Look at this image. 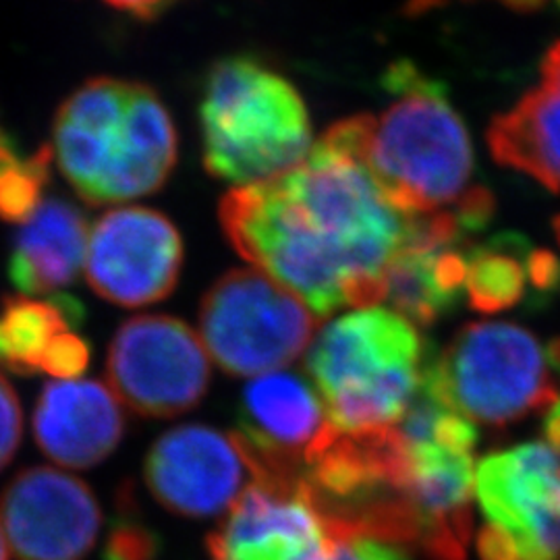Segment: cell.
<instances>
[{
    "mask_svg": "<svg viewBox=\"0 0 560 560\" xmlns=\"http://www.w3.org/2000/svg\"><path fill=\"white\" fill-rule=\"evenodd\" d=\"M486 525L506 534L520 560H560V451L529 442L476 465Z\"/></svg>",
    "mask_w": 560,
    "mask_h": 560,
    "instance_id": "30bf717a",
    "label": "cell"
},
{
    "mask_svg": "<svg viewBox=\"0 0 560 560\" xmlns=\"http://www.w3.org/2000/svg\"><path fill=\"white\" fill-rule=\"evenodd\" d=\"M131 494H125L119 504V515L110 523L102 560H159L161 536L140 520Z\"/></svg>",
    "mask_w": 560,
    "mask_h": 560,
    "instance_id": "603a6c76",
    "label": "cell"
},
{
    "mask_svg": "<svg viewBox=\"0 0 560 560\" xmlns=\"http://www.w3.org/2000/svg\"><path fill=\"white\" fill-rule=\"evenodd\" d=\"M492 159L560 191V40L541 60L540 81L492 119L486 133Z\"/></svg>",
    "mask_w": 560,
    "mask_h": 560,
    "instance_id": "e0dca14e",
    "label": "cell"
},
{
    "mask_svg": "<svg viewBox=\"0 0 560 560\" xmlns=\"http://www.w3.org/2000/svg\"><path fill=\"white\" fill-rule=\"evenodd\" d=\"M125 432L119 397L98 381H55L34 411V439L65 467L88 469L106 459Z\"/></svg>",
    "mask_w": 560,
    "mask_h": 560,
    "instance_id": "9a60e30c",
    "label": "cell"
},
{
    "mask_svg": "<svg viewBox=\"0 0 560 560\" xmlns=\"http://www.w3.org/2000/svg\"><path fill=\"white\" fill-rule=\"evenodd\" d=\"M328 541V523L301 486L252 480L206 548L210 560H312Z\"/></svg>",
    "mask_w": 560,
    "mask_h": 560,
    "instance_id": "5bb4252c",
    "label": "cell"
},
{
    "mask_svg": "<svg viewBox=\"0 0 560 560\" xmlns=\"http://www.w3.org/2000/svg\"><path fill=\"white\" fill-rule=\"evenodd\" d=\"M252 478L235 434L187 423L164 432L148 453L145 483L171 513L208 520L229 511Z\"/></svg>",
    "mask_w": 560,
    "mask_h": 560,
    "instance_id": "7c38bea8",
    "label": "cell"
},
{
    "mask_svg": "<svg viewBox=\"0 0 560 560\" xmlns=\"http://www.w3.org/2000/svg\"><path fill=\"white\" fill-rule=\"evenodd\" d=\"M23 432L21 402L13 386L0 376V471L13 460Z\"/></svg>",
    "mask_w": 560,
    "mask_h": 560,
    "instance_id": "cb8c5ba5",
    "label": "cell"
},
{
    "mask_svg": "<svg viewBox=\"0 0 560 560\" xmlns=\"http://www.w3.org/2000/svg\"><path fill=\"white\" fill-rule=\"evenodd\" d=\"M0 560H9V552H7V538H4L2 525H0Z\"/></svg>",
    "mask_w": 560,
    "mask_h": 560,
    "instance_id": "f1b7e54d",
    "label": "cell"
},
{
    "mask_svg": "<svg viewBox=\"0 0 560 560\" xmlns=\"http://www.w3.org/2000/svg\"><path fill=\"white\" fill-rule=\"evenodd\" d=\"M548 349L517 324L465 326L441 358L425 363L423 381L444 407L469 421L506 425L555 405Z\"/></svg>",
    "mask_w": 560,
    "mask_h": 560,
    "instance_id": "8992f818",
    "label": "cell"
},
{
    "mask_svg": "<svg viewBox=\"0 0 560 560\" xmlns=\"http://www.w3.org/2000/svg\"><path fill=\"white\" fill-rule=\"evenodd\" d=\"M428 360L411 322L370 305L322 330L307 353V372L328 421L342 432H363L399 425Z\"/></svg>",
    "mask_w": 560,
    "mask_h": 560,
    "instance_id": "5b68a950",
    "label": "cell"
},
{
    "mask_svg": "<svg viewBox=\"0 0 560 560\" xmlns=\"http://www.w3.org/2000/svg\"><path fill=\"white\" fill-rule=\"evenodd\" d=\"M81 324L83 307L71 295L7 298L0 307V368L20 376L80 378L90 363V347L75 332Z\"/></svg>",
    "mask_w": 560,
    "mask_h": 560,
    "instance_id": "2e32d148",
    "label": "cell"
},
{
    "mask_svg": "<svg viewBox=\"0 0 560 560\" xmlns=\"http://www.w3.org/2000/svg\"><path fill=\"white\" fill-rule=\"evenodd\" d=\"M372 115L340 120L277 179L235 187L219 217L231 245L318 318L384 300L418 217L386 198L368 164Z\"/></svg>",
    "mask_w": 560,
    "mask_h": 560,
    "instance_id": "6da1fadb",
    "label": "cell"
},
{
    "mask_svg": "<svg viewBox=\"0 0 560 560\" xmlns=\"http://www.w3.org/2000/svg\"><path fill=\"white\" fill-rule=\"evenodd\" d=\"M50 148L27 156L13 138L0 129V221L25 222L42 203L50 179Z\"/></svg>",
    "mask_w": 560,
    "mask_h": 560,
    "instance_id": "44dd1931",
    "label": "cell"
},
{
    "mask_svg": "<svg viewBox=\"0 0 560 560\" xmlns=\"http://www.w3.org/2000/svg\"><path fill=\"white\" fill-rule=\"evenodd\" d=\"M444 247L453 245L409 241L386 272L384 300L390 301L397 314L411 324L430 326L457 307L442 293L434 275L436 256Z\"/></svg>",
    "mask_w": 560,
    "mask_h": 560,
    "instance_id": "ffe728a7",
    "label": "cell"
},
{
    "mask_svg": "<svg viewBox=\"0 0 560 560\" xmlns=\"http://www.w3.org/2000/svg\"><path fill=\"white\" fill-rule=\"evenodd\" d=\"M318 316L260 270H231L201 300L200 339L231 376L272 374L314 342Z\"/></svg>",
    "mask_w": 560,
    "mask_h": 560,
    "instance_id": "52a82bcc",
    "label": "cell"
},
{
    "mask_svg": "<svg viewBox=\"0 0 560 560\" xmlns=\"http://www.w3.org/2000/svg\"><path fill=\"white\" fill-rule=\"evenodd\" d=\"M208 351L185 322L136 316L115 332L106 376L129 409L150 418H175L200 402L210 386Z\"/></svg>",
    "mask_w": 560,
    "mask_h": 560,
    "instance_id": "ba28073f",
    "label": "cell"
},
{
    "mask_svg": "<svg viewBox=\"0 0 560 560\" xmlns=\"http://www.w3.org/2000/svg\"><path fill=\"white\" fill-rule=\"evenodd\" d=\"M326 523L330 541L312 560H413V550L405 544L339 521L326 520Z\"/></svg>",
    "mask_w": 560,
    "mask_h": 560,
    "instance_id": "7402d4cb",
    "label": "cell"
},
{
    "mask_svg": "<svg viewBox=\"0 0 560 560\" xmlns=\"http://www.w3.org/2000/svg\"><path fill=\"white\" fill-rule=\"evenodd\" d=\"M330 421L312 384L293 374H264L243 390L235 439L252 478L298 480L301 463Z\"/></svg>",
    "mask_w": 560,
    "mask_h": 560,
    "instance_id": "4fadbf2b",
    "label": "cell"
},
{
    "mask_svg": "<svg viewBox=\"0 0 560 560\" xmlns=\"http://www.w3.org/2000/svg\"><path fill=\"white\" fill-rule=\"evenodd\" d=\"M177 131L156 92L136 81H85L60 104L50 152L88 203L159 191L177 162Z\"/></svg>",
    "mask_w": 560,
    "mask_h": 560,
    "instance_id": "7a4b0ae2",
    "label": "cell"
},
{
    "mask_svg": "<svg viewBox=\"0 0 560 560\" xmlns=\"http://www.w3.org/2000/svg\"><path fill=\"white\" fill-rule=\"evenodd\" d=\"M183 241L164 214L127 206L102 214L90 231L85 279L120 307L166 300L180 275Z\"/></svg>",
    "mask_w": 560,
    "mask_h": 560,
    "instance_id": "9c48e42d",
    "label": "cell"
},
{
    "mask_svg": "<svg viewBox=\"0 0 560 560\" xmlns=\"http://www.w3.org/2000/svg\"><path fill=\"white\" fill-rule=\"evenodd\" d=\"M393 104L372 120L368 164L386 198L411 217L455 212L476 185L467 127L439 81L409 60L384 78Z\"/></svg>",
    "mask_w": 560,
    "mask_h": 560,
    "instance_id": "3957f363",
    "label": "cell"
},
{
    "mask_svg": "<svg viewBox=\"0 0 560 560\" xmlns=\"http://www.w3.org/2000/svg\"><path fill=\"white\" fill-rule=\"evenodd\" d=\"M544 434L552 448L560 451V399L550 407L546 421H544Z\"/></svg>",
    "mask_w": 560,
    "mask_h": 560,
    "instance_id": "4316f807",
    "label": "cell"
},
{
    "mask_svg": "<svg viewBox=\"0 0 560 560\" xmlns=\"http://www.w3.org/2000/svg\"><path fill=\"white\" fill-rule=\"evenodd\" d=\"M113 9H119L125 13H131L140 20H150L159 15L164 7H168L173 0H104Z\"/></svg>",
    "mask_w": 560,
    "mask_h": 560,
    "instance_id": "484cf974",
    "label": "cell"
},
{
    "mask_svg": "<svg viewBox=\"0 0 560 560\" xmlns=\"http://www.w3.org/2000/svg\"><path fill=\"white\" fill-rule=\"evenodd\" d=\"M527 280L538 293H552L560 287V260L548 249H532L527 258Z\"/></svg>",
    "mask_w": 560,
    "mask_h": 560,
    "instance_id": "d4e9b609",
    "label": "cell"
},
{
    "mask_svg": "<svg viewBox=\"0 0 560 560\" xmlns=\"http://www.w3.org/2000/svg\"><path fill=\"white\" fill-rule=\"evenodd\" d=\"M208 173L235 187L277 179L312 148V125L295 85L254 57L210 69L200 102Z\"/></svg>",
    "mask_w": 560,
    "mask_h": 560,
    "instance_id": "277c9868",
    "label": "cell"
},
{
    "mask_svg": "<svg viewBox=\"0 0 560 560\" xmlns=\"http://www.w3.org/2000/svg\"><path fill=\"white\" fill-rule=\"evenodd\" d=\"M529 243L515 233H502L471 247L465 256V293L469 305L481 314H494L517 305L529 282Z\"/></svg>",
    "mask_w": 560,
    "mask_h": 560,
    "instance_id": "d6986e66",
    "label": "cell"
},
{
    "mask_svg": "<svg viewBox=\"0 0 560 560\" xmlns=\"http://www.w3.org/2000/svg\"><path fill=\"white\" fill-rule=\"evenodd\" d=\"M0 525L18 560H85L101 534V504L85 481L38 465L7 483Z\"/></svg>",
    "mask_w": 560,
    "mask_h": 560,
    "instance_id": "8fae6325",
    "label": "cell"
},
{
    "mask_svg": "<svg viewBox=\"0 0 560 560\" xmlns=\"http://www.w3.org/2000/svg\"><path fill=\"white\" fill-rule=\"evenodd\" d=\"M509 9L513 11H521V13H532V11H538L544 7L546 0H502Z\"/></svg>",
    "mask_w": 560,
    "mask_h": 560,
    "instance_id": "83f0119b",
    "label": "cell"
},
{
    "mask_svg": "<svg viewBox=\"0 0 560 560\" xmlns=\"http://www.w3.org/2000/svg\"><path fill=\"white\" fill-rule=\"evenodd\" d=\"M88 221L71 201L48 198L21 222L15 235L9 279L23 295L59 293L85 266Z\"/></svg>",
    "mask_w": 560,
    "mask_h": 560,
    "instance_id": "ac0fdd59",
    "label": "cell"
},
{
    "mask_svg": "<svg viewBox=\"0 0 560 560\" xmlns=\"http://www.w3.org/2000/svg\"><path fill=\"white\" fill-rule=\"evenodd\" d=\"M557 233H559V240H560V219L557 221Z\"/></svg>",
    "mask_w": 560,
    "mask_h": 560,
    "instance_id": "f546056e",
    "label": "cell"
}]
</instances>
